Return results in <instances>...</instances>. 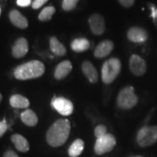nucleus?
I'll return each instance as SVG.
<instances>
[{"label":"nucleus","mask_w":157,"mask_h":157,"mask_svg":"<svg viewBox=\"0 0 157 157\" xmlns=\"http://www.w3.org/2000/svg\"><path fill=\"white\" fill-rule=\"evenodd\" d=\"M71 131V124L68 119H58L48 129L46 140L50 146H61L67 140Z\"/></svg>","instance_id":"nucleus-1"},{"label":"nucleus","mask_w":157,"mask_h":157,"mask_svg":"<svg viewBox=\"0 0 157 157\" xmlns=\"http://www.w3.org/2000/svg\"><path fill=\"white\" fill-rule=\"evenodd\" d=\"M44 64L39 60H31L17 66L14 71L15 77L19 80H27L39 77L44 73Z\"/></svg>","instance_id":"nucleus-2"},{"label":"nucleus","mask_w":157,"mask_h":157,"mask_svg":"<svg viewBox=\"0 0 157 157\" xmlns=\"http://www.w3.org/2000/svg\"><path fill=\"white\" fill-rule=\"evenodd\" d=\"M121 62L118 58H110L102 66V80L105 84H111L116 79L121 71Z\"/></svg>","instance_id":"nucleus-3"},{"label":"nucleus","mask_w":157,"mask_h":157,"mask_svg":"<svg viewBox=\"0 0 157 157\" xmlns=\"http://www.w3.org/2000/svg\"><path fill=\"white\" fill-rule=\"evenodd\" d=\"M138 98L135 95L134 88L131 86L121 89L117 96V105L120 109L129 110L137 105Z\"/></svg>","instance_id":"nucleus-4"},{"label":"nucleus","mask_w":157,"mask_h":157,"mask_svg":"<svg viewBox=\"0 0 157 157\" xmlns=\"http://www.w3.org/2000/svg\"><path fill=\"white\" fill-rule=\"evenodd\" d=\"M136 140L140 147L145 148L157 141V126H145L137 132Z\"/></svg>","instance_id":"nucleus-5"},{"label":"nucleus","mask_w":157,"mask_h":157,"mask_svg":"<svg viewBox=\"0 0 157 157\" xmlns=\"http://www.w3.org/2000/svg\"><path fill=\"white\" fill-rule=\"evenodd\" d=\"M116 144L117 140L115 137L111 133H107L96 140L94 150L97 155H103L112 151Z\"/></svg>","instance_id":"nucleus-6"},{"label":"nucleus","mask_w":157,"mask_h":157,"mask_svg":"<svg viewBox=\"0 0 157 157\" xmlns=\"http://www.w3.org/2000/svg\"><path fill=\"white\" fill-rule=\"evenodd\" d=\"M52 105L63 116H69L74 111V105L71 101L63 97L55 98L52 101Z\"/></svg>","instance_id":"nucleus-7"},{"label":"nucleus","mask_w":157,"mask_h":157,"mask_svg":"<svg viewBox=\"0 0 157 157\" xmlns=\"http://www.w3.org/2000/svg\"><path fill=\"white\" fill-rule=\"evenodd\" d=\"M129 69L135 76H143L146 72V63L137 55H132L129 58Z\"/></svg>","instance_id":"nucleus-8"},{"label":"nucleus","mask_w":157,"mask_h":157,"mask_svg":"<svg viewBox=\"0 0 157 157\" xmlns=\"http://www.w3.org/2000/svg\"><path fill=\"white\" fill-rule=\"evenodd\" d=\"M127 38L129 41L135 43H143L148 38V32L141 27L133 26L127 31Z\"/></svg>","instance_id":"nucleus-9"},{"label":"nucleus","mask_w":157,"mask_h":157,"mask_svg":"<svg viewBox=\"0 0 157 157\" xmlns=\"http://www.w3.org/2000/svg\"><path fill=\"white\" fill-rule=\"evenodd\" d=\"M89 24L92 32L95 35L103 34L105 29V21L100 14H93L89 18Z\"/></svg>","instance_id":"nucleus-10"},{"label":"nucleus","mask_w":157,"mask_h":157,"mask_svg":"<svg viewBox=\"0 0 157 157\" xmlns=\"http://www.w3.org/2000/svg\"><path fill=\"white\" fill-rule=\"evenodd\" d=\"M29 51V44L25 38H19L13 47V56L16 58H23Z\"/></svg>","instance_id":"nucleus-11"},{"label":"nucleus","mask_w":157,"mask_h":157,"mask_svg":"<svg viewBox=\"0 0 157 157\" xmlns=\"http://www.w3.org/2000/svg\"><path fill=\"white\" fill-rule=\"evenodd\" d=\"M113 49V43L110 40H105L96 47L94 55L96 58H103L109 56Z\"/></svg>","instance_id":"nucleus-12"},{"label":"nucleus","mask_w":157,"mask_h":157,"mask_svg":"<svg viewBox=\"0 0 157 157\" xmlns=\"http://www.w3.org/2000/svg\"><path fill=\"white\" fill-rule=\"evenodd\" d=\"M9 17L12 23L17 28L25 29L28 27V20L16 10H13L10 13Z\"/></svg>","instance_id":"nucleus-13"},{"label":"nucleus","mask_w":157,"mask_h":157,"mask_svg":"<svg viewBox=\"0 0 157 157\" xmlns=\"http://www.w3.org/2000/svg\"><path fill=\"white\" fill-rule=\"evenodd\" d=\"M11 140L18 151L25 153L29 151V143L24 137L19 134H14L11 136Z\"/></svg>","instance_id":"nucleus-14"},{"label":"nucleus","mask_w":157,"mask_h":157,"mask_svg":"<svg viewBox=\"0 0 157 157\" xmlns=\"http://www.w3.org/2000/svg\"><path fill=\"white\" fill-rule=\"evenodd\" d=\"M82 71L91 83H96L98 80V74L95 66L90 61H85L82 63Z\"/></svg>","instance_id":"nucleus-15"},{"label":"nucleus","mask_w":157,"mask_h":157,"mask_svg":"<svg viewBox=\"0 0 157 157\" xmlns=\"http://www.w3.org/2000/svg\"><path fill=\"white\" fill-rule=\"evenodd\" d=\"M72 69V65L69 60H64L56 66L54 76L57 79L66 77Z\"/></svg>","instance_id":"nucleus-16"},{"label":"nucleus","mask_w":157,"mask_h":157,"mask_svg":"<svg viewBox=\"0 0 157 157\" xmlns=\"http://www.w3.org/2000/svg\"><path fill=\"white\" fill-rule=\"evenodd\" d=\"M11 106L15 109H26L29 106L30 103L26 98L21 95H13L10 99Z\"/></svg>","instance_id":"nucleus-17"},{"label":"nucleus","mask_w":157,"mask_h":157,"mask_svg":"<svg viewBox=\"0 0 157 157\" xmlns=\"http://www.w3.org/2000/svg\"><path fill=\"white\" fill-rule=\"evenodd\" d=\"M21 119L25 124L29 127H34L38 122L36 114L31 109H27L21 113Z\"/></svg>","instance_id":"nucleus-18"},{"label":"nucleus","mask_w":157,"mask_h":157,"mask_svg":"<svg viewBox=\"0 0 157 157\" xmlns=\"http://www.w3.org/2000/svg\"><path fill=\"white\" fill-rule=\"evenodd\" d=\"M84 148V143L82 139H76L72 143L68 150L70 157H77L82 154Z\"/></svg>","instance_id":"nucleus-19"},{"label":"nucleus","mask_w":157,"mask_h":157,"mask_svg":"<svg viewBox=\"0 0 157 157\" xmlns=\"http://www.w3.org/2000/svg\"><path fill=\"white\" fill-rule=\"evenodd\" d=\"M71 49L76 52H82L88 50L90 47L89 40L85 38H78L74 39L71 44Z\"/></svg>","instance_id":"nucleus-20"},{"label":"nucleus","mask_w":157,"mask_h":157,"mask_svg":"<svg viewBox=\"0 0 157 157\" xmlns=\"http://www.w3.org/2000/svg\"><path fill=\"white\" fill-rule=\"evenodd\" d=\"M50 47L52 52L56 56H63L66 53V49L56 37H51L50 39Z\"/></svg>","instance_id":"nucleus-21"},{"label":"nucleus","mask_w":157,"mask_h":157,"mask_svg":"<svg viewBox=\"0 0 157 157\" xmlns=\"http://www.w3.org/2000/svg\"><path fill=\"white\" fill-rule=\"evenodd\" d=\"M56 12V9H55L54 7H52V6H50V7H47L44 8L39 13V19L42 21H49L52 18V15Z\"/></svg>","instance_id":"nucleus-22"},{"label":"nucleus","mask_w":157,"mask_h":157,"mask_svg":"<svg viewBox=\"0 0 157 157\" xmlns=\"http://www.w3.org/2000/svg\"><path fill=\"white\" fill-rule=\"evenodd\" d=\"M78 0H63L62 4L63 9L66 11H69L75 8Z\"/></svg>","instance_id":"nucleus-23"},{"label":"nucleus","mask_w":157,"mask_h":157,"mask_svg":"<svg viewBox=\"0 0 157 157\" xmlns=\"http://www.w3.org/2000/svg\"><path fill=\"white\" fill-rule=\"evenodd\" d=\"M107 134V128L105 125L99 124L95 129V136L96 138H100L103 135Z\"/></svg>","instance_id":"nucleus-24"},{"label":"nucleus","mask_w":157,"mask_h":157,"mask_svg":"<svg viewBox=\"0 0 157 157\" xmlns=\"http://www.w3.org/2000/svg\"><path fill=\"white\" fill-rule=\"evenodd\" d=\"M7 124L5 119L0 121V137H2L3 135L5 134L7 129Z\"/></svg>","instance_id":"nucleus-25"},{"label":"nucleus","mask_w":157,"mask_h":157,"mask_svg":"<svg viewBox=\"0 0 157 157\" xmlns=\"http://www.w3.org/2000/svg\"><path fill=\"white\" fill-rule=\"evenodd\" d=\"M48 1V0H34V2L32 3V7L35 10L39 9V7H42Z\"/></svg>","instance_id":"nucleus-26"},{"label":"nucleus","mask_w":157,"mask_h":157,"mask_svg":"<svg viewBox=\"0 0 157 157\" xmlns=\"http://www.w3.org/2000/svg\"><path fill=\"white\" fill-rule=\"evenodd\" d=\"M119 2L125 7H130L135 3V0H119Z\"/></svg>","instance_id":"nucleus-27"},{"label":"nucleus","mask_w":157,"mask_h":157,"mask_svg":"<svg viewBox=\"0 0 157 157\" xmlns=\"http://www.w3.org/2000/svg\"><path fill=\"white\" fill-rule=\"evenodd\" d=\"M31 4V0H17V5L20 7H27Z\"/></svg>","instance_id":"nucleus-28"},{"label":"nucleus","mask_w":157,"mask_h":157,"mask_svg":"<svg viewBox=\"0 0 157 157\" xmlns=\"http://www.w3.org/2000/svg\"><path fill=\"white\" fill-rule=\"evenodd\" d=\"M3 157H19V156L16 154V153L13 151L8 150L4 154Z\"/></svg>","instance_id":"nucleus-29"},{"label":"nucleus","mask_w":157,"mask_h":157,"mask_svg":"<svg viewBox=\"0 0 157 157\" xmlns=\"http://www.w3.org/2000/svg\"><path fill=\"white\" fill-rule=\"evenodd\" d=\"M154 21H157V8H156V10H155V17Z\"/></svg>","instance_id":"nucleus-30"},{"label":"nucleus","mask_w":157,"mask_h":157,"mask_svg":"<svg viewBox=\"0 0 157 157\" xmlns=\"http://www.w3.org/2000/svg\"><path fill=\"white\" fill-rule=\"evenodd\" d=\"M2 101V94L0 93V103H1Z\"/></svg>","instance_id":"nucleus-31"},{"label":"nucleus","mask_w":157,"mask_h":157,"mask_svg":"<svg viewBox=\"0 0 157 157\" xmlns=\"http://www.w3.org/2000/svg\"><path fill=\"white\" fill-rule=\"evenodd\" d=\"M130 157H143L142 156H130Z\"/></svg>","instance_id":"nucleus-32"},{"label":"nucleus","mask_w":157,"mask_h":157,"mask_svg":"<svg viewBox=\"0 0 157 157\" xmlns=\"http://www.w3.org/2000/svg\"><path fill=\"white\" fill-rule=\"evenodd\" d=\"M1 13H2V10H1V7H0V15H1Z\"/></svg>","instance_id":"nucleus-33"}]
</instances>
